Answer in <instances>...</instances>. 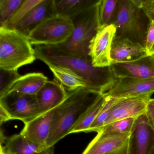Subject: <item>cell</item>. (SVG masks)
Returning a JSON list of instances; mask_svg holds the SVG:
<instances>
[{
    "label": "cell",
    "mask_w": 154,
    "mask_h": 154,
    "mask_svg": "<svg viewBox=\"0 0 154 154\" xmlns=\"http://www.w3.org/2000/svg\"><path fill=\"white\" fill-rule=\"evenodd\" d=\"M36 59L45 63H51L71 69L82 77L87 88L103 94L112 86L115 77L110 66L99 68L93 66L91 58L66 54L55 46H35Z\"/></svg>",
    "instance_id": "cell-1"
},
{
    "label": "cell",
    "mask_w": 154,
    "mask_h": 154,
    "mask_svg": "<svg viewBox=\"0 0 154 154\" xmlns=\"http://www.w3.org/2000/svg\"><path fill=\"white\" fill-rule=\"evenodd\" d=\"M67 92L66 99L55 110L50 133L47 140L48 147L54 146L60 140L70 134L71 131L102 94L87 87Z\"/></svg>",
    "instance_id": "cell-2"
},
{
    "label": "cell",
    "mask_w": 154,
    "mask_h": 154,
    "mask_svg": "<svg viewBox=\"0 0 154 154\" xmlns=\"http://www.w3.org/2000/svg\"><path fill=\"white\" fill-rule=\"evenodd\" d=\"M36 59L27 35L16 29L0 27V69L18 71Z\"/></svg>",
    "instance_id": "cell-3"
},
{
    "label": "cell",
    "mask_w": 154,
    "mask_h": 154,
    "mask_svg": "<svg viewBox=\"0 0 154 154\" xmlns=\"http://www.w3.org/2000/svg\"><path fill=\"white\" fill-rule=\"evenodd\" d=\"M146 18L135 0H119L112 24L116 28L114 38H128L145 47L149 25Z\"/></svg>",
    "instance_id": "cell-4"
},
{
    "label": "cell",
    "mask_w": 154,
    "mask_h": 154,
    "mask_svg": "<svg viewBox=\"0 0 154 154\" xmlns=\"http://www.w3.org/2000/svg\"><path fill=\"white\" fill-rule=\"evenodd\" d=\"M98 2L80 15L71 18L74 26L72 36L64 44L55 46L69 54L90 58V42L98 30Z\"/></svg>",
    "instance_id": "cell-5"
},
{
    "label": "cell",
    "mask_w": 154,
    "mask_h": 154,
    "mask_svg": "<svg viewBox=\"0 0 154 154\" xmlns=\"http://www.w3.org/2000/svg\"><path fill=\"white\" fill-rule=\"evenodd\" d=\"M74 30L71 18L57 15L44 20L29 34L32 45L57 46L68 41Z\"/></svg>",
    "instance_id": "cell-6"
},
{
    "label": "cell",
    "mask_w": 154,
    "mask_h": 154,
    "mask_svg": "<svg viewBox=\"0 0 154 154\" xmlns=\"http://www.w3.org/2000/svg\"><path fill=\"white\" fill-rule=\"evenodd\" d=\"M0 105L8 112L11 119L20 120L24 124L42 114L35 95L11 92L0 96Z\"/></svg>",
    "instance_id": "cell-7"
},
{
    "label": "cell",
    "mask_w": 154,
    "mask_h": 154,
    "mask_svg": "<svg viewBox=\"0 0 154 154\" xmlns=\"http://www.w3.org/2000/svg\"><path fill=\"white\" fill-rule=\"evenodd\" d=\"M116 28L113 24L99 29L90 42L89 56L93 66L99 68L109 67L113 62L111 57L112 45Z\"/></svg>",
    "instance_id": "cell-8"
},
{
    "label": "cell",
    "mask_w": 154,
    "mask_h": 154,
    "mask_svg": "<svg viewBox=\"0 0 154 154\" xmlns=\"http://www.w3.org/2000/svg\"><path fill=\"white\" fill-rule=\"evenodd\" d=\"M154 93V78H116L110 89L103 94L115 99H127L150 98Z\"/></svg>",
    "instance_id": "cell-9"
},
{
    "label": "cell",
    "mask_w": 154,
    "mask_h": 154,
    "mask_svg": "<svg viewBox=\"0 0 154 154\" xmlns=\"http://www.w3.org/2000/svg\"><path fill=\"white\" fill-rule=\"evenodd\" d=\"M154 147V128L145 113L136 118L130 134L127 154H149Z\"/></svg>",
    "instance_id": "cell-10"
},
{
    "label": "cell",
    "mask_w": 154,
    "mask_h": 154,
    "mask_svg": "<svg viewBox=\"0 0 154 154\" xmlns=\"http://www.w3.org/2000/svg\"><path fill=\"white\" fill-rule=\"evenodd\" d=\"M130 134L99 132L82 154H127Z\"/></svg>",
    "instance_id": "cell-11"
},
{
    "label": "cell",
    "mask_w": 154,
    "mask_h": 154,
    "mask_svg": "<svg viewBox=\"0 0 154 154\" xmlns=\"http://www.w3.org/2000/svg\"><path fill=\"white\" fill-rule=\"evenodd\" d=\"M114 77L146 80L154 78V55L128 63H113L110 66Z\"/></svg>",
    "instance_id": "cell-12"
},
{
    "label": "cell",
    "mask_w": 154,
    "mask_h": 154,
    "mask_svg": "<svg viewBox=\"0 0 154 154\" xmlns=\"http://www.w3.org/2000/svg\"><path fill=\"white\" fill-rule=\"evenodd\" d=\"M54 146H42L28 140L23 135L5 137L1 131L0 154H54Z\"/></svg>",
    "instance_id": "cell-13"
},
{
    "label": "cell",
    "mask_w": 154,
    "mask_h": 154,
    "mask_svg": "<svg viewBox=\"0 0 154 154\" xmlns=\"http://www.w3.org/2000/svg\"><path fill=\"white\" fill-rule=\"evenodd\" d=\"M150 99V98L115 99L103 127L119 120L137 118L145 113L147 103Z\"/></svg>",
    "instance_id": "cell-14"
},
{
    "label": "cell",
    "mask_w": 154,
    "mask_h": 154,
    "mask_svg": "<svg viewBox=\"0 0 154 154\" xmlns=\"http://www.w3.org/2000/svg\"><path fill=\"white\" fill-rule=\"evenodd\" d=\"M56 108L25 123L20 134L38 145L47 147V140L50 133L51 122Z\"/></svg>",
    "instance_id": "cell-15"
},
{
    "label": "cell",
    "mask_w": 154,
    "mask_h": 154,
    "mask_svg": "<svg viewBox=\"0 0 154 154\" xmlns=\"http://www.w3.org/2000/svg\"><path fill=\"white\" fill-rule=\"evenodd\" d=\"M148 56L142 45L128 38H114L112 42L111 57L113 63L133 62Z\"/></svg>",
    "instance_id": "cell-16"
},
{
    "label": "cell",
    "mask_w": 154,
    "mask_h": 154,
    "mask_svg": "<svg viewBox=\"0 0 154 154\" xmlns=\"http://www.w3.org/2000/svg\"><path fill=\"white\" fill-rule=\"evenodd\" d=\"M68 95L66 89L56 79L48 80L36 96L41 114L46 113L59 106Z\"/></svg>",
    "instance_id": "cell-17"
},
{
    "label": "cell",
    "mask_w": 154,
    "mask_h": 154,
    "mask_svg": "<svg viewBox=\"0 0 154 154\" xmlns=\"http://www.w3.org/2000/svg\"><path fill=\"white\" fill-rule=\"evenodd\" d=\"M57 15L55 0H42L20 22L15 29L28 36L44 20Z\"/></svg>",
    "instance_id": "cell-18"
},
{
    "label": "cell",
    "mask_w": 154,
    "mask_h": 154,
    "mask_svg": "<svg viewBox=\"0 0 154 154\" xmlns=\"http://www.w3.org/2000/svg\"><path fill=\"white\" fill-rule=\"evenodd\" d=\"M48 81V77L42 73H30L20 75L11 84L5 92L0 96L12 91L36 95Z\"/></svg>",
    "instance_id": "cell-19"
},
{
    "label": "cell",
    "mask_w": 154,
    "mask_h": 154,
    "mask_svg": "<svg viewBox=\"0 0 154 154\" xmlns=\"http://www.w3.org/2000/svg\"><path fill=\"white\" fill-rule=\"evenodd\" d=\"M55 77V79L67 91H73L87 87V83L82 77L71 69L64 66L46 63Z\"/></svg>",
    "instance_id": "cell-20"
},
{
    "label": "cell",
    "mask_w": 154,
    "mask_h": 154,
    "mask_svg": "<svg viewBox=\"0 0 154 154\" xmlns=\"http://www.w3.org/2000/svg\"><path fill=\"white\" fill-rule=\"evenodd\" d=\"M97 0H55L57 14L72 18L96 4Z\"/></svg>",
    "instance_id": "cell-21"
},
{
    "label": "cell",
    "mask_w": 154,
    "mask_h": 154,
    "mask_svg": "<svg viewBox=\"0 0 154 154\" xmlns=\"http://www.w3.org/2000/svg\"><path fill=\"white\" fill-rule=\"evenodd\" d=\"M106 96L104 94H100L93 105L85 114L76 126L71 131V133L78 132H87L91 125L100 113L105 103Z\"/></svg>",
    "instance_id": "cell-22"
},
{
    "label": "cell",
    "mask_w": 154,
    "mask_h": 154,
    "mask_svg": "<svg viewBox=\"0 0 154 154\" xmlns=\"http://www.w3.org/2000/svg\"><path fill=\"white\" fill-rule=\"evenodd\" d=\"M119 1L99 0L98 8V29L113 24Z\"/></svg>",
    "instance_id": "cell-23"
},
{
    "label": "cell",
    "mask_w": 154,
    "mask_h": 154,
    "mask_svg": "<svg viewBox=\"0 0 154 154\" xmlns=\"http://www.w3.org/2000/svg\"><path fill=\"white\" fill-rule=\"evenodd\" d=\"M24 0H0V27H6L8 22Z\"/></svg>",
    "instance_id": "cell-24"
},
{
    "label": "cell",
    "mask_w": 154,
    "mask_h": 154,
    "mask_svg": "<svg viewBox=\"0 0 154 154\" xmlns=\"http://www.w3.org/2000/svg\"><path fill=\"white\" fill-rule=\"evenodd\" d=\"M136 119L128 118L113 122L104 126L99 132L107 134H130Z\"/></svg>",
    "instance_id": "cell-25"
},
{
    "label": "cell",
    "mask_w": 154,
    "mask_h": 154,
    "mask_svg": "<svg viewBox=\"0 0 154 154\" xmlns=\"http://www.w3.org/2000/svg\"><path fill=\"white\" fill-rule=\"evenodd\" d=\"M42 1V0H24L20 7L8 22L6 27L15 29L17 25L27 15L30 11Z\"/></svg>",
    "instance_id": "cell-26"
},
{
    "label": "cell",
    "mask_w": 154,
    "mask_h": 154,
    "mask_svg": "<svg viewBox=\"0 0 154 154\" xmlns=\"http://www.w3.org/2000/svg\"><path fill=\"white\" fill-rule=\"evenodd\" d=\"M105 96H106L105 103L99 115L92 124L91 125L88 132L96 131L98 133L101 130L102 128L104 126V122L109 115L111 108L115 101L114 98H111L105 95Z\"/></svg>",
    "instance_id": "cell-27"
},
{
    "label": "cell",
    "mask_w": 154,
    "mask_h": 154,
    "mask_svg": "<svg viewBox=\"0 0 154 154\" xmlns=\"http://www.w3.org/2000/svg\"><path fill=\"white\" fill-rule=\"evenodd\" d=\"M20 76L18 71H6L0 69V96L2 95L11 84Z\"/></svg>",
    "instance_id": "cell-28"
},
{
    "label": "cell",
    "mask_w": 154,
    "mask_h": 154,
    "mask_svg": "<svg viewBox=\"0 0 154 154\" xmlns=\"http://www.w3.org/2000/svg\"><path fill=\"white\" fill-rule=\"evenodd\" d=\"M149 21H154V0H135Z\"/></svg>",
    "instance_id": "cell-29"
},
{
    "label": "cell",
    "mask_w": 154,
    "mask_h": 154,
    "mask_svg": "<svg viewBox=\"0 0 154 154\" xmlns=\"http://www.w3.org/2000/svg\"><path fill=\"white\" fill-rule=\"evenodd\" d=\"M154 45V21H149L147 30L145 48L149 55Z\"/></svg>",
    "instance_id": "cell-30"
},
{
    "label": "cell",
    "mask_w": 154,
    "mask_h": 154,
    "mask_svg": "<svg viewBox=\"0 0 154 154\" xmlns=\"http://www.w3.org/2000/svg\"><path fill=\"white\" fill-rule=\"evenodd\" d=\"M145 113L149 121L154 128V99H150L148 101Z\"/></svg>",
    "instance_id": "cell-31"
},
{
    "label": "cell",
    "mask_w": 154,
    "mask_h": 154,
    "mask_svg": "<svg viewBox=\"0 0 154 154\" xmlns=\"http://www.w3.org/2000/svg\"><path fill=\"white\" fill-rule=\"evenodd\" d=\"M12 119H11L9 113L2 106L0 105V122H1V125H2L4 122H6Z\"/></svg>",
    "instance_id": "cell-32"
},
{
    "label": "cell",
    "mask_w": 154,
    "mask_h": 154,
    "mask_svg": "<svg viewBox=\"0 0 154 154\" xmlns=\"http://www.w3.org/2000/svg\"><path fill=\"white\" fill-rule=\"evenodd\" d=\"M149 55H154V45L153 47H152V49L150 50Z\"/></svg>",
    "instance_id": "cell-33"
},
{
    "label": "cell",
    "mask_w": 154,
    "mask_h": 154,
    "mask_svg": "<svg viewBox=\"0 0 154 154\" xmlns=\"http://www.w3.org/2000/svg\"><path fill=\"white\" fill-rule=\"evenodd\" d=\"M149 154H154V147L153 148V149L151 150Z\"/></svg>",
    "instance_id": "cell-34"
}]
</instances>
